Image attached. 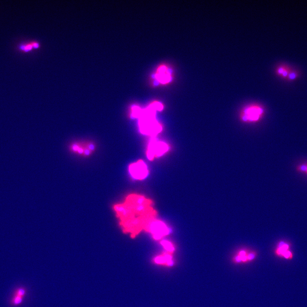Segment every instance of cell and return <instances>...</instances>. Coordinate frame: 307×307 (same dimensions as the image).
Instances as JSON below:
<instances>
[{
	"label": "cell",
	"mask_w": 307,
	"mask_h": 307,
	"mask_svg": "<svg viewBox=\"0 0 307 307\" xmlns=\"http://www.w3.org/2000/svg\"><path fill=\"white\" fill-rule=\"evenodd\" d=\"M163 106L159 102H154L146 109H142L138 106L132 108L133 117L139 118L140 129L142 134L155 137L162 129L155 118L156 112L161 111Z\"/></svg>",
	"instance_id": "cell-1"
},
{
	"label": "cell",
	"mask_w": 307,
	"mask_h": 307,
	"mask_svg": "<svg viewBox=\"0 0 307 307\" xmlns=\"http://www.w3.org/2000/svg\"><path fill=\"white\" fill-rule=\"evenodd\" d=\"M265 114L263 106L256 103L245 106L239 114L240 120L243 123L255 124L260 121Z\"/></svg>",
	"instance_id": "cell-2"
},
{
	"label": "cell",
	"mask_w": 307,
	"mask_h": 307,
	"mask_svg": "<svg viewBox=\"0 0 307 307\" xmlns=\"http://www.w3.org/2000/svg\"><path fill=\"white\" fill-rule=\"evenodd\" d=\"M97 144L92 140H79L72 142L68 146V150L71 153L78 156L87 158L92 156L95 153Z\"/></svg>",
	"instance_id": "cell-3"
},
{
	"label": "cell",
	"mask_w": 307,
	"mask_h": 307,
	"mask_svg": "<svg viewBox=\"0 0 307 307\" xmlns=\"http://www.w3.org/2000/svg\"><path fill=\"white\" fill-rule=\"evenodd\" d=\"M168 150V146L167 144L163 142L158 141L153 137L148 146L147 156L149 160H152L155 157L161 156Z\"/></svg>",
	"instance_id": "cell-4"
},
{
	"label": "cell",
	"mask_w": 307,
	"mask_h": 307,
	"mask_svg": "<svg viewBox=\"0 0 307 307\" xmlns=\"http://www.w3.org/2000/svg\"><path fill=\"white\" fill-rule=\"evenodd\" d=\"M148 233H151L155 239L159 240L169 234V230L164 223L156 219L150 225Z\"/></svg>",
	"instance_id": "cell-5"
},
{
	"label": "cell",
	"mask_w": 307,
	"mask_h": 307,
	"mask_svg": "<svg viewBox=\"0 0 307 307\" xmlns=\"http://www.w3.org/2000/svg\"><path fill=\"white\" fill-rule=\"evenodd\" d=\"M129 171L132 176L136 179L140 180L145 178L149 173L147 166L141 160L131 164L129 167Z\"/></svg>",
	"instance_id": "cell-6"
},
{
	"label": "cell",
	"mask_w": 307,
	"mask_h": 307,
	"mask_svg": "<svg viewBox=\"0 0 307 307\" xmlns=\"http://www.w3.org/2000/svg\"><path fill=\"white\" fill-rule=\"evenodd\" d=\"M275 253L277 256L287 260H292L294 258V254L291 250V245L283 241L279 242Z\"/></svg>",
	"instance_id": "cell-7"
},
{
	"label": "cell",
	"mask_w": 307,
	"mask_h": 307,
	"mask_svg": "<svg viewBox=\"0 0 307 307\" xmlns=\"http://www.w3.org/2000/svg\"><path fill=\"white\" fill-rule=\"evenodd\" d=\"M26 290L23 287L16 288L14 291L10 300V304L14 307H18L22 303L26 294Z\"/></svg>",
	"instance_id": "cell-8"
},
{
	"label": "cell",
	"mask_w": 307,
	"mask_h": 307,
	"mask_svg": "<svg viewBox=\"0 0 307 307\" xmlns=\"http://www.w3.org/2000/svg\"><path fill=\"white\" fill-rule=\"evenodd\" d=\"M155 78L161 83L165 84L170 82L171 73L166 66L162 65L157 70Z\"/></svg>",
	"instance_id": "cell-9"
},
{
	"label": "cell",
	"mask_w": 307,
	"mask_h": 307,
	"mask_svg": "<svg viewBox=\"0 0 307 307\" xmlns=\"http://www.w3.org/2000/svg\"><path fill=\"white\" fill-rule=\"evenodd\" d=\"M292 70V69L288 66L283 65H280L277 68L276 72L277 75L287 79Z\"/></svg>",
	"instance_id": "cell-10"
},
{
	"label": "cell",
	"mask_w": 307,
	"mask_h": 307,
	"mask_svg": "<svg viewBox=\"0 0 307 307\" xmlns=\"http://www.w3.org/2000/svg\"><path fill=\"white\" fill-rule=\"evenodd\" d=\"M155 262L158 264H165L171 265L172 264V256L170 253H164L158 256L155 259Z\"/></svg>",
	"instance_id": "cell-11"
},
{
	"label": "cell",
	"mask_w": 307,
	"mask_h": 307,
	"mask_svg": "<svg viewBox=\"0 0 307 307\" xmlns=\"http://www.w3.org/2000/svg\"><path fill=\"white\" fill-rule=\"evenodd\" d=\"M161 245L164 247L165 249L167 250L169 253H172L175 251V248L172 244L168 241L163 240L161 242Z\"/></svg>",
	"instance_id": "cell-12"
},
{
	"label": "cell",
	"mask_w": 307,
	"mask_h": 307,
	"mask_svg": "<svg viewBox=\"0 0 307 307\" xmlns=\"http://www.w3.org/2000/svg\"><path fill=\"white\" fill-rule=\"evenodd\" d=\"M19 48L21 51H22L25 52H28L32 51L33 48L32 46L31 43H30L21 45Z\"/></svg>",
	"instance_id": "cell-13"
},
{
	"label": "cell",
	"mask_w": 307,
	"mask_h": 307,
	"mask_svg": "<svg viewBox=\"0 0 307 307\" xmlns=\"http://www.w3.org/2000/svg\"><path fill=\"white\" fill-rule=\"evenodd\" d=\"M298 74L297 72L294 71V70H292L291 71L288 76L287 80L289 81L294 80L298 77Z\"/></svg>",
	"instance_id": "cell-14"
},
{
	"label": "cell",
	"mask_w": 307,
	"mask_h": 307,
	"mask_svg": "<svg viewBox=\"0 0 307 307\" xmlns=\"http://www.w3.org/2000/svg\"><path fill=\"white\" fill-rule=\"evenodd\" d=\"M307 169V164H302L298 166L297 167V170L300 172L306 173Z\"/></svg>",
	"instance_id": "cell-15"
},
{
	"label": "cell",
	"mask_w": 307,
	"mask_h": 307,
	"mask_svg": "<svg viewBox=\"0 0 307 307\" xmlns=\"http://www.w3.org/2000/svg\"><path fill=\"white\" fill-rule=\"evenodd\" d=\"M32 46H33V48L37 49L39 47V45L38 43L36 42H31Z\"/></svg>",
	"instance_id": "cell-16"
},
{
	"label": "cell",
	"mask_w": 307,
	"mask_h": 307,
	"mask_svg": "<svg viewBox=\"0 0 307 307\" xmlns=\"http://www.w3.org/2000/svg\"><path fill=\"white\" fill-rule=\"evenodd\" d=\"M306 173V174H307V169L306 171V173Z\"/></svg>",
	"instance_id": "cell-17"
}]
</instances>
